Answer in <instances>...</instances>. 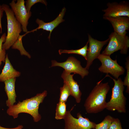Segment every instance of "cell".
Wrapping results in <instances>:
<instances>
[{"label":"cell","instance_id":"ba28073f","mask_svg":"<svg viewBox=\"0 0 129 129\" xmlns=\"http://www.w3.org/2000/svg\"><path fill=\"white\" fill-rule=\"evenodd\" d=\"M51 64V67H61L68 73L79 74L82 78L89 74L88 70L85 68L83 67L80 62L73 56L69 57L65 61L62 62H58L55 60H52Z\"/></svg>","mask_w":129,"mask_h":129},{"label":"cell","instance_id":"484cf974","mask_svg":"<svg viewBox=\"0 0 129 129\" xmlns=\"http://www.w3.org/2000/svg\"><path fill=\"white\" fill-rule=\"evenodd\" d=\"M4 10L3 9L2 5L0 4V33H1L2 32V28L1 25V19L3 16Z\"/></svg>","mask_w":129,"mask_h":129},{"label":"cell","instance_id":"9a60e30c","mask_svg":"<svg viewBox=\"0 0 129 129\" xmlns=\"http://www.w3.org/2000/svg\"><path fill=\"white\" fill-rule=\"evenodd\" d=\"M5 63V65L0 74V82H4L6 80L16 78L20 76L21 73L13 68L10 62L7 54L6 55Z\"/></svg>","mask_w":129,"mask_h":129},{"label":"cell","instance_id":"3957f363","mask_svg":"<svg viewBox=\"0 0 129 129\" xmlns=\"http://www.w3.org/2000/svg\"><path fill=\"white\" fill-rule=\"evenodd\" d=\"M2 6L6 15L7 29L6 40L2 44V48L7 50L16 41L22 29L21 24L16 18L11 9L5 4Z\"/></svg>","mask_w":129,"mask_h":129},{"label":"cell","instance_id":"d6986e66","mask_svg":"<svg viewBox=\"0 0 129 129\" xmlns=\"http://www.w3.org/2000/svg\"><path fill=\"white\" fill-rule=\"evenodd\" d=\"M25 35V34L23 35H20L17 40L12 46V48L18 50L21 55H25L30 59L31 58V56L25 50L22 44V38Z\"/></svg>","mask_w":129,"mask_h":129},{"label":"cell","instance_id":"ac0fdd59","mask_svg":"<svg viewBox=\"0 0 129 129\" xmlns=\"http://www.w3.org/2000/svg\"><path fill=\"white\" fill-rule=\"evenodd\" d=\"M88 43L89 42L88 41L84 46L81 48L77 49L67 50L60 49L59 50V53L60 55H61L63 53L78 54L82 56L86 60V55Z\"/></svg>","mask_w":129,"mask_h":129},{"label":"cell","instance_id":"8992f818","mask_svg":"<svg viewBox=\"0 0 129 129\" xmlns=\"http://www.w3.org/2000/svg\"><path fill=\"white\" fill-rule=\"evenodd\" d=\"M67 111L64 118V129H95L96 124L90 121L87 118H84L80 113L77 114V118L74 117L71 114V111Z\"/></svg>","mask_w":129,"mask_h":129},{"label":"cell","instance_id":"277c9868","mask_svg":"<svg viewBox=\"0 0 129 129\" xmlns=\"http://www.w3.org/2000/svg\"><path fill=\"white\" fill-rule=\"evenodd\" d=\"M107 75L113 79L114 84L112 89L111 99L107 102L106 108L110 111L117 110L119 113H125L126 98L123 93L124 87L123 81L120 78L116 80L108 74Z\"/></svg>","mask_w":129,"mask_h":129},{"label":"cell","instance_id":"d4e9b609","mask_svg":"<svg viewBox=\"0 0 129 129\" xmlns=\"http://www.w3.org/2000/svg\"><path fill=\"white\" fill-rule=\"evenodd\" d=\"M109 129H123L121 123L118 118H114Z\"/></svg>","mask_w":129,"mask_h":129},{"label":"cell","instance_id":"7c38bea8","mask_svg":"<svg viewBox=\"0 0 129 129\" xmlns=\"http://www.w3.org/2000/svg\"><path fill=\"white\" fill-rule=\"evenodd\" d=\"M75 74H71L64 70L61 75L64 83L68 86L70 92V95L75 99L77 103H80L81 101L82 93L79 88V85L75 80L73 76Z\"/></svg>","mask_w":129,"mask_h":129},{"label":"cell","instance_id":"5bb4252c","mask_svg":"<svg viewBox=\"0 0 129 129\" xmlns=\"http://www.w3.org/2000/svg\"><path fill=\"white\" fill-rule=\"evenodd\" d=\"M103 18L111 23L114 32L121 36L126 35V31L129 29V17L124 16L103 17Z\"/></svg>","mask_w":129,"mask_h":129},{"label":"cell","instance_id":"7402d4cb","mask_svg":"<svg viewBox=\"0 0 129 129\" xmlns=\"http://www.w3.org/2000/svg\"><path fill=\"white\" fill-rule=\"evenodd\" d=\"M6 34L4 33L0 38V66L2 62H5L6 57V51L5 49L2 48V45L4 43L6 38Z\"/></svg>","mask_w":129,"mask_h":129},{"label":"cell","instance_id":"52a82bcc","mask_svg":"<svg viewBox=\"0 0 129 129\" xmlns=\"http://www.w3.org/2000/svg\"><path fill=\"white\" fill-rule=\"evenodd\" d=\"M97 59L102 64L98 68L101 72L107 74L109 73L116 79L124 73V68L118 64L116 59L113 60L110 56L100 54Z\"/></svg>","mask_w":129,"mask_h":129},{"label":"cell","instance_id":"8fae6325","mask_svg":"<svg viewBox=\"0 0 129 129\" xmlns=\"http://www.w3.org/2000/svg\"><path fill=\"white\" fill-rule=\"evenodd\" d=\"M107 6L108 8L103 11L105 13L103 17H129V5L126 1H122L119 3H109Z\"/></svg>","mask_w":129,"mask_h":129},{"label":"cell","instance_id":"9c48e42d","mask_svg":"<svg viewBox=\"0 0 129 129\" xmlns=\"http://www.w3.org/2000/svg\"><path fill=\"white\" fill-rule=\"evenodd\" d=\"M16 1L12 0L10 3V5L16 18L21 24L22 30L26 33L28 31L27 27L32 13L31 11L29 12H27L24 0H17L16 3Z\"/></svg>","mask_w":129,"mask_h":129},{"label":"cell","instance_id":"e0dca14e","mask_svg":"<svg viewBox=\"0 0 129 129\" xmlns=\"http://www.w3.org/2000/svg\"><path fill=\"white\" fill-rule=\"evenodd\" d=\"M66 102H59L56 105L55 118L57 120L64 119L67 112Z\"/></svg>","mask_w":129,"mask_h":129},{"label":"cell","instance_id":"30bf717a","mask_svg":"<svg viewBox=\"0 0 129 129\" xmlns=\"http://www.w3.org/2000/svg\"><path fill=\"white\" fill-rule=\"evenodd\" d=\"M89 43L87 53V64L85 68L88 70L93 61L97 59L100 54V52L103 46L109 42L108 38L105 40L99 41L93 38L88 34Z\"/></svg>","mask_w":129,"mask_h":129},{"label":"cell","instance_id":"7a4b0ae2","mask_svg":"<svg viewBox=\"0 0 129 129\" xmlns=\"http://www.w3.org/2000/svg\"><path fill=\"white\" fill-rule=\"evenodd\" d=\"M110 89L108 82H98L86 99L84 106L88 113H96L106 108V98Z\"/></svg>","mask_w":129,"mask_h":129},{"label":"cell","instance_id":"603a6c76","mask_svg":"<svg viewBox=\"0 0 129 129\" xmlns=\"http://www.w3.org/2000/svg\"><path fill=\"white\" fill-rule=\"evenodd\" d=\"M125 68L126 69V75L124 78L123 82L124 86H127L126 92L129 93V58L128 57L126 58V62L125 63Z\"/></svg>","mask_w":129,"mask_h":129},{"label":"cell","instance_id":"cb8c5ba5","mask_svg":"<svg viewBox=\"0 0 129 129\" xmlns=\"http://www.w3.org/2000/svg\"><path fill=\"white\" fill-rule=\"evenodd\" d=\"M25 2L26 5L25 7L27 12L30 11L31 7L35 4L38 2H40L44 4L46 6L47 3L46 1L44 0H27Z\"/></svg>","mask_w":129,"mask_h":129},{"label":"cell","instance_id":"44dd1931","mask_svg":"<svg viewBox=\"0 0 129 129\" xmlns=\"http://www.w3.org/2000/svg\"><path fill=\"white\" fill-rule=\"evenodd\" d=\"M70 95V92L67 85L64 83L63 86L60 88L59 102H66L69 97Z\"/></svg>","mask_w":129,"mask_h":129},{"label":"cell","instance_id":"5b68a950","mask_svg":"<svg viewBox=\"0 0 129 129\" xmlns=\"http://www.w3.org/2000/svg\"><path fill=\"white\" fill-rule=\"evenodd\" d=\"M109 43L102 54L110 56L119 50L122 54H127L129 47V38L128 36H121L114 32L109 36Z\"/></svg>","mask_w":129,"mask_h":129},{"label":"cell","instance_id":"2e32d148","mask_svg":"<svg viewBox=\"0 0 129 129\" xmlns=\"http://www.w3.org/2000/svg\"><path fill=\"white\" fill-rule=\"evenodd\" d=\"M16 78L11 79L4 82L5 90L8 99L6 101V106L9 108L14 104L17 97L15 91Z\"/></svg>","mask_w":129,"mask_h":129},{"label":"cell","instance_id":"4fadbf2b","mask_svg":"<svg viewBox=\"0 0 129 129\" xmlns=\"http://www.w3.org/2000/svg\"><path fill=\"white\" fill-rule=\"evenodd\" d=\"M66 11L65 7H64L58 16L53 21L48 22H45L37 18L36 22L38 25V27L35 29L27 32L28 33L30 32H33L38 30L42 29L43 30L50 32L48 38L50 40L51 34L53 30L57 27L60 23L64 21L63 18Z\"/></svg>","mask_w":129,"mask_h":129},{"label":"cell","instance_id":"ffe728a7","mask_svg":"<svg viewBox=\"0 0 129 129\" xmlns=\"http://www.w3.org/2000/svg\"><path fill=\"white\" fill-rule=\"evenodd\" d=\"M114 118L108 115L105 117L100 123L96 124L95 129H109L111 123Z\"/></svg>","mask_w":129,"mask_h":129},{"label":"cell","instance_id":"6da1fadb","mask_svg":"<svg viewBox=\"0 0 129 129\" xmlns=\"http://www.w3.org/2000/svg\"><path fill=\"white\" fill-rule=\"evenodd\" d=\"M47 95V91L45 90L42 93L37 94L33 97L22 102L19 101L16 104L9 107L6 113L14 119L17 118L20 113H27L32 116L35 122H37L42 118L38 112L39 105L43 103Z\"/></svg>","mask_w":129,"mask_h":129},{"label":"cell","instance_id":"4316f807","mask_svg":"<svg viewBox=\"0 0 129 129\" xmlns=\"http://www.w3.org/2000/svg\"><path fill=\"white\" fill-rule=\"evenodd\" d=\"M0 129H24L23 125H18L17 127L13 128H7L4 127L0 126Z\"/></svg>","mask_w":129,"mask_h":129}]
</instances>
